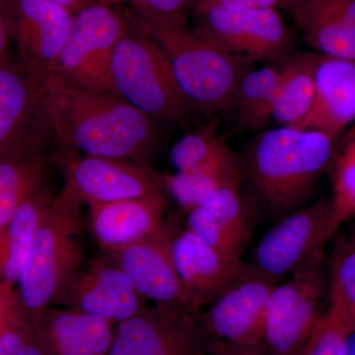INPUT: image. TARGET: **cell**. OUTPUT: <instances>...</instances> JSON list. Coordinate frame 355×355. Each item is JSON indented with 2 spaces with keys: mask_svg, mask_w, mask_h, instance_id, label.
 <instances>
[{
  "mask_svg": "<svg viewBox=\"0 0 355 355\" xmlns=\"http://www.w3.org/2000/svg\"><path fill=\"white\" fill-rule=\"evenodd\" d=\"M94 2L95 3L100 4V6L113 7L125 3V2H127V0H94Z\"/></svg>",
  "mask_w": 355,
  "mask_h": 355,
  "instance_id": "f35d334b",
  "label": "cell"
},
{
  "mask_svg": "<svg viewBox=\"0 0 355 355\" xmlns=\"http://www.w3.org/2000/svg\"><path fill=\"white\" fill-rule=\"evenodd\" d=\"M0 355H48L36 328L25 324L0 336Z\"/></svg>",
  "mask_w": 355,
  "mask_h": 355,
  "instance_id": "d6a6232c",
  "label": "cell"
},
{
  "mask_svg": "<svg viewBox=\"0 0 355 355\" xmlns=\"http://www.w3.org/2000/svg\"><path fill=\"white\" fill-rule=\"evenodd\" d=\"M279 284L261 272L238 282L200 313L203 330L211 340L232 345L263 343L266 302Z\"/></svg>",
  "mask_w": 355,
  "mask_h": 355,
  "instance_id": "e0dca14e",
  "label": "cell"
},
{
  "mask_svg": "<svg viewBox=\"0 0 355 355\" xmlns=\"http://www.w3.org/2000/svg\"><path fill=\"white\" fill-rule=\"evenodd\" d=\"M4 12L20 62L40 76L53 74L73 14L51 0H6Z\"/></svg>",
  "mask_w": 355,
  "mask_h": 355,
  "instance_id": "5bb4252c",
  "label": "cell"
},
{
  "mask_svg": "<svg viewBox=\"0 0 355 355\" xmlns=\"http://www.w3.org/2000/svg\"><path fill=\"white\" fill-rule=\"evenodd\" d=\"M316 53L294 51L280 67L272 119L280 127L302 128L315 99Z\"/></svg>",
  "mask_w": 355,
  "mask_h": 355,
  "instance_id": "cb8c5ba5",
  "label": "cell"
},
{
  "mask_svg": "<svg viewBox=\"0 0 355 355\" xmlns=\"http://www.w3.org/2000/svg\"><path fill=\"white\" fill-rule=\"evenodd\" d=\"M355 120V60L317 55L315 99L302 128L336 139Z\"/></svg>",
  "mask_w": 355,
  "mask_h": 355,
  "instance_id": "ffe728a7",
  "label": "cell"
},
{
  "mask_svg": "<svg viewBox=\"0 0 355 355\" xmlns=\"http://www.w3.org/2000/svg\"><path fill=\"white\" fill-rule=\"evenodd\" d=\"M253 227V211L239 186L216 191L187 217V228L232 261H242Z\"/></svg>",
  "mask_w": 355,
  "mask_h": 355,
  "instance_id": "ac0fdd59",
  "label": "cell"
},
{
  "mask_svg": "<svg viewBox=\"0 0 355 355\" xmlns=\"http://www.w3.org/2000/svg\"><path fill=\"white\" fill-rule=\"evenodd\" d=\"M220 3L234 4V6L252 7L259 9H275L279 6L288 8L295 0H214Z\"/></svg>",
  "mask_w": 355,
  "mask_h": 355,
  "instance_id": "e575fe53",
  "label": "cell"
},
{
  "mask_svg": "<svg viewBox=\"0 0 355 355\" xmlns=\"http://www.w3.org/2000/svg\"><path fill=\"white\" fill-rule=\"evenodd\" d=\"M191 13L202 38L251 62L280 64L295 51V34L275 9L197 0Z\"/></svg>",
  "mask_w": 355,
  "mask_h": 355,
  "instance_id": "8992f818",
  "label": "cell"
},
{
  "mask_svg": "<svg viewBox=\"0 0 355 355\" xmlns=\"http://www.w3.org/2000/svg\"><path fill=\"white\" fill-rule=\"evenodd\" d=\"M242 173V166H236L175 174L159 173V178L166 193L172 196L182 209L190 212L220 189L239 186Z\"/></svg>",
  "mask_w": 355,
  "mask_h": 355,
  "instance_id": "83f0119b",
  "label": "cell"
},
{
  "mask_svg": "<svg viewBox=\"0 0 355 355\" xmlns=\"http://www.w3.org/2000/svg\"><path fill=\"white\" fill-rule=\"evenodd\" d=\"M44 78L10 57L0 64V161L50 153L57 146Z\"/></svg>",
  "mask_w": 355,
  "mask_h": 355,
  "instance_id": "52a82bcc",
  "label": "cell"
},
{
  "mask_svg": "<svg viewBox=\"0 0 355 355\" xmlns=\"http://www.w3.org/2000/svg\"><path fill=\"white\" fill-rule=\"evenodd\" d=\"M79 203L58 193L44 211L17 291L29 323L36 327L44 311L53 305L58 292L80 270L83 248Z\"/></svg>",
  "mask_w": 355,
  "mask_h": 355,
  "instance_id": "3957f363",
  "label": "cell"
},
{
  "mask_svg": "<svg viewBox=\"0 0 355 355\" xmlns=\"http://www.w3.org/2000/svg\"><path fill=\"white\" fill-rule=\"evenodd\" d=\"M51 1L64 6L73 15L83 10L85 7L95 3L94 0H51Z\"/></svg>",
  "mask_w": 355,
  "mask_h": 355,
  "instance_id": "8d00e7d4",
  "label": "cell"
},
{
  "mask_svg": "<svg viewBox=\"0 0 355 355\" xmlns=\"http://www.w3.org/2000/svg\"><path fill=\"white\" fill-rule=\"evenodd\" d=\"M6 0H0V8L4 9V6H6Z\"/></svg>",
  "mask_w": 355,
  "mask_h": 355,
  "instance_id": "ab89813d",
  "label": "cell"
},
{
  "mask_svg": "<svg viewBox=\"0 0 355 355\" xmlns=\"http://www.w3.org/2000/svg\"><path fill=\"white\" fill-rule=\"evenodd\" d=\"M355 330L340 303L330 298L328 310L318 320L300 355H338L343 338Z\"/></svg>",
  "mask_w": 355,
  "mask_h": 355,
  "instance_id": "4dcf8cb0",
  "label": "cell"
},
{
  "mask_svg": "<svg viewBox=\"0 0 355 355\" xmlns=\"http://www.w3.org/2000/svg\"><path fill=\"white\" fill-rule=\"evenodd\" d=\"M288 10L318 55L355 60V0H295Z\"/></svg>",
  "mask_w": 355,
  "mask_h": 355,
  "instance_id": "d6986e66",
  "label": "cell"
},
{
  "mask_svg": "<svg viewBox=\"0 0 355 355\" xmlns=\"http://www.w3.org/2000/svg\"><path fill=\"white\" fill-rule=\"evenodd\" d=\"M280 77L279 64L252 69L240 81L230 109L245 130H263L272 120L273 106Z\"/></svg>",
  "mask_w": 355,
  "mask_h": 355,
  "instance_id": "484cf974",
  "label": "cell"
},
{
  "mask_svg": "<svg viewBox=\"0 0 355 355\" xmlns=\"http://www.w3.org/2000/svg\"><path fill=\"white\" fill-rule=\"evenodd\" d=\"M330 298L340 303L355 327V231L336 243L331 261Z\"/></svg>",
  "mask_w": 355,
  "mask_h": 355,
  "instance_id": "f546056e",
  "label": "cell"
},
{
  "mask_svg": "<svg viewBox=\"0 0 355 355\" xmlns=\"http://www.w3.org/2000/svg\"><path fill=\"white\" fill-rule=\"evenodd\" d=\"M44 97L55 141L65 150L146 164L155 149V121L110 91L77 87L49 74Z\"/></svg>",
  "mask_w": 355,
  "mask_h": 355,
  "instance_id": "6da1fadb",
  "label": "cell"
},
{
  "mask_svg": "<svg viewBox=\"0 0 355 355\" xmlns=\"http://www.w3.org/2000/svg\"><path fill=\"white\" fill-rule=\"evenodd\" d=\"M335 140L310 128L261 130L248 148L245 164L257 197L277 214L297 210L330 163Z\"/></svg>",
  "mask_w": 355,
  "mask_h": 355,
  "instance_id": "7a4b0ae2",
  "label": "cell"
},
{
  "mask_svg": "<svg viewBox=\"0 0 355 355\" xmlns=\"http://www.w3.org/2000/svg\"><path fill=\"white\" fill-rule=\"evenodd\" d=\"M324 253L313 257L270 292L263 327L268 355H300L305 347L321 317L320 306L327 287Z\"/></svg>",
  "mask_w": 355,
  "mask_h": 355,
  "instance_id": "ba28073f",
  "label": "cell"
},
{
  "mask_svg": "<svg viewBox=\"0 0 355 355\" xmlns=\"http://www.w3.org/2000/svg\"><path fill=\"white\" fill-rule=\"evenodd\" d=\"M55 165L57 154L53 153L0 161V230L26 200L50 186Z\"/></svg>",
  "mask_w": 355,
  "mask_h": 355,
  "instance_id": "d4e9b609",
  "label": "cell"
},
{
  "mask_svg": "<svg viewBox=\"0 0 355 355\" xmlns=\"http://www.w3.org/2000/svg\"><path fill=\"white\" fill-rule=\"evenodd\" d=\"M11 38L10 28L4 9L0 8V64L9 57L8 50Z\"/></svg>",
  "mask_w": 355,
  "mask_h": 355,
  "instance_id": "d590c367",
  "label": "cell"
},
{
  "mask_svg": "<svg viewBox=\"0 0 355 355\" xmlns=\"http://www.w3.org/2000/svg\"><path fill=\"white\" fill-rule=\"evenodd\" d=\"M111 92L157 123L184 125L188 110L158 44L135 20L114 49L110 67Z\"/></svg>",
  "mask_w": 355,
  "mask_h": 355,
  "instance_id": "5b68a950",
  "label": "cell"
},
{
  "mask_svg": "<svg viewBox=\"0 0 355 355\" xmlns=\"http://www.w3.org/2000/svg\"><path fill=\"white\" fill-rule=\"evenodd\" d=\"M48 355H109L114 324L101 317L51 306L36 327Z\"/></svg>",
  "mask_w": 355,
  "mask_h": 355,
  "instance_id": "44dd1931",
  "label": "cell"
},
{
  "mask_svg": "<svg viewBox=\"0 0 355 355\" xmlns=\"http://www.w3.org/2000/svg\"><path fill=\"white\" fill-rule=\"evenodd\" d=\"M104 258L121 268L144 299L170 309L193 310L178 275L172 254V227L163 224L150 235L127 246L104 252Z\"/></svg>",
  "mask_w": 355,
  "mask_h": 355,
  "instance_id": "4fadbf2b",
  "label": "cell"
},
{
  "mask_svg": "<svg viewBox=\"0 0 355 355\" xmlns=\"http://www.w3.org/2000/svg\"><path fill=\"white\" fill-rule=\"evenodd\" d=\"M330 236L355 217V135L336 159L334 170Z\"/></svg>",
  "mask_w": 355,
  "mask_h": 355,
  "instance_id": "f1b7e54d",
  "label": "cell"
},
{
  "mask_svg": "<svg viewBox=\"0 0 355 355\" xmlns=\"http://www.w3.org/2000/svg\"><path fill=\"white\" fill-rule=\"evenodd\" d=\"M338 355H355V330L350 331L343 338Z\"/></svg>",
  "mask_w": 355,
  "mask_h": 355,
  "instance_id": "74e56055",
  "label": "cell"
},
{
  "mask_svg": "<svg viewBox=\"0 0 355 355\" xmlns=\"http://www.w3.org/2000/svg\"><path fill=\"white\" fill-rule=\"evenodd\" d=\"M177 172L203 171L242 166L218 132V123L211 121L195 132L186 133L170 151Z\"/></svg>",
  "mask_w": 355,
  "mask_h": 355,
  "instance_id": "4316f807",
  "label": "cell"
},
{
  "mask_svg": "<svg viewBox=\"0 0 355 355\" xmlns=\"http://www.w3.org/2000/svg\"><path fill=\"white\" fill-rule=\"evenodd\" d=\"M142 28L167 58L188 108L205 112L230 109L240 81L253 69L250 60L226 53L186 25Z\"/></svg>",
  "mask_w": 355,
  "mask_h": 355,
  "instance_id": "277c9868",
  "label": "cell"
},
{
  "mask_svg": "<svg viewBox=\"0 0 355 355\" xmlns=\"http://www.w3.org/2000/svg\"><path fill=\"white\" fill-rule=\"evenodd\" d=\"M25 324L30 323L21 305L16 286L0 280V336Z\"/></svg>",
  "mask_w": 355,
  "mask_h": 355,
  "instance_id": "836d02e7",
  "label": "cell"
},
{
  "mask_svg": "<svg viewBox=\"0 0 355 355\" xmlns=\"http://www.w3.org/2000/svg\"><path fill=\"white\" fill-rule=\"evenodd\" d=\"M165 198H130L89 205L91 232L103 251L142 239L164 224Z\"/></svg>",
  "mask_w": 355,
  "mask_h": 355,
  "instance_id": "7402d4cb",
  "label": "cell"
},
{
  "mask_svg": "<svg viewBox=\"0 0 355 355\" xmlns=\"http://www.w3.org/2000/svg\"><path fill=\"white\" fill-rule=\"evenodd\" d=\"M101 317L114 324L127 321L146 307L127 275L103 258L74 273L58 292L53 306Z\"/></svg>",
  "mask_w": 355,
  "mask_h": 355,
  "instance_id": "2e32d148",
  "label": "cell"
},
{
  "mask_svg": "<svg viewBox=\"0 0 355 355\" xmlns=\"http://www.w3.org/2000/svg\"><path fill=\"white\" fill-rule=\"evenodd\" d=\"M331 198L286 214L259 242L253 265L277 280L298 270L330 241Z\"/></svg>",
  "mask_w": 355,
  "mask_h": 355,
  "instance_id": "7c38bea8",
  "label": "cell"
},
{
  "mask_svg": "<svg viewBox=\"0 0 355 355\" xmlns=\"http://www.w3.org/2000/svg\"><path fill=\"white\" fill-rule=\"evenodd\" d=\"M50 186L26 200L0 230V280L17 286L44 211L53 202Z\"/></svg>",
  "mask_w": 355,
  "mask_h": 355,
  "instance_id": "603a6c76",
  "label": "cell"
},
{
  "mask_svg": "<svg viewBox=\"0 0 355 355\" xmlns=\"http://www.w3.org/2000/svg\"><path fill=\"white\" fill-rule=\"evenodd\" d=\"M197 0H127L135 10V21L142 27L186 25Z\"/></svg>",
  "mask_w": 355,
  "mask_h": 355,
  "instance_id": "1f68e13d",
  "label": "cell"
},
{
  "mask_svg": "<svg viewBox=\"0 0 355 355\" xmlns=\"http://www.w3.org/2000/svg\"><path fill=\"white\" fill-rule=\"evenodd\" d=\"M200 313L146 306L116 324L109 355H210Z\"/></svg>",
  "mask_w": 355,
  "mask_h": 355,
  "instance_id": "8fae6325",
  "label": "cell"
},
{
  "mask_svg": "<svg viewBox=\"0 0 355 355\" xmlns=\"http://www.w3.org/2000/svg\"><path fill=\"white\" fill-rule=\"evenodd\" d=\"M64 171L60 195L79 205L104 203L130 198H165L159 173L147 164L118 159L57 154Z\"/></svg>",
  "mask_w": 355,
  "mask_h": 355,
  "instance_id": "30bf717a",
  "label": "cell"
},
{
  "mask_svg": "<svg viewBox=\"0 0 355 355\" xmlns=\"http://www.w3.org/2000/svg\"><path fill=\"white\" fill-rule=\"evenodd\" d=\"M172 254L184 291L198 310L260 272L252 263L226 258L188 228L178 232L172 228Z\"/></svg>",
  "mask_w": 355,
  "mask_h": 355,
  "instance_id": "9a60e30c",
  "label": "cell"
},
{
  "mask_svg": "<svg viewBox=\"0 0 355 355\" xmlns=\"http://www.w3.org/2000/svg\"><path fill=\"white\" fill-rule=\"evenodd\" d=\"M128 22L113 7L94 3L73 15L53 74L88 90L110 91V67Z\"/></svg>",
  "mask_w": 355,
  "mask_h": 355,
  "instance_id": "9c48e42d",
  "label": "cell"
}]
</instances>
